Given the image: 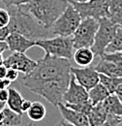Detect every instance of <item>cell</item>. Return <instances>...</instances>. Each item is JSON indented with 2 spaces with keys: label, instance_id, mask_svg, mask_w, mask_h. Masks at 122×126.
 I'll list each match as a JSON object with an SVG mask.
<instances>
[{
  "label": "cell",
  "instance_id": "cell-1",
  "mask_svg": "<svg viewBox=\"0 0 122 126\" xmlns=\"http://www.w3.org/2000/svg\"><path fill=\"white\" fill-rule=\"evenodd\" d=\"M71 63L67 58L55 57L45 54L37 61L35 69L21 78V83L28 87L32 84L55 79L69 78L71 76Z\"/></svg>",
  "mask_w": 122,
  "mask_h": 126
},
{
  "label": "cell",
  "instance_id": "cell-2",
  "mask_svg": "<svg viewBox=\"0 0 122 126\" xmlns=\"http://www.w3.org/2000/svg\"><path fill=\"white\" fill-rule=\"evenodd\" d=\"M6 9L10 14V22L7 26L10 33L21 34L33 41L47 38L51 33L50 29L41 25L31 15L21 10L19 6H10L6 7Z\"/></svg>",
  "mask_w": 122,
  "mask_h": 126
},
{
  "label": "cell",
  "instance_id": "cell-3",
  "mask_svg": "<svg viewBox=\"0 0 122 126\" xmlns=\"http://www.w3.org/2000/svg\"><path fill=\"white\" fill-rule=\"evenodd\" d=\"M68 4L67 0H31L19 7L45 28L50 29L54 21L65 11Z\"/></svg>",
  "mask_w": 122,
  "mask_h": 126
},
{
  "label": "cell",
  "instance_id": "cell-4",
  "mask_svg": "<svg viewBox=\"0 0 122 126\" xmlns=\"http://www.w3.org/2000/svg\"><path fill=\"white\" fill-rule=\"evenodd\" d=\"M70 78L71 76L69 78L55 79L47 81L38 82L28 86L27 88L32 92L44 97L52 106L57 107V105L63 101V95L68 88Z\"/></svg>",
  "mask_w": 122,
  "mask_h": 126
},
{
  "label": "cell",
  "instance_id": "cell-5",
  "mask_svg": "<svg viewBox=\"0 0 122 126\" xmlns=\"http://www.w3.org/2000/svg\"><path fill=\"white\" fill-rule=\"evenodd\" d=\"M35 46L44 49L45 54L70 59L74 55V46L71 37L56 36L35 41Z\"/></svg>",
  "mask_w": 122,
  "mask_h": 126
},
{
  "label": "cell",
  "instance_id": "cell-6",
  "mask_svg": "<svg viewBox=\"0 0 122 126\" xmlns=\"http://www.w3.org/2000/svg\"><path fill=\"white\" fill-rule=\"evenodd\" d=\"M81 19V16H79L74 6L69 3L65 11L52 24L50 28L51 33L57 36L71 37L79 25Z\"/></svg>",
  "mask_w": 122,
  "mask_h": 126
},
{
  "label": "cell",
  "instance_id": "cell-7",
  "mask_svg": "<svg viewBox=\"0 0 122 126\" xmlns=\"http://www.w3.org/2000/svg\"><path fill=\"white\" fill-rule=\"evenodd\" d=\"M98 21L99 27L95 34L94 43L92 45L91 49L95 56L102 57L107 47L114 38L119 25L113 23L107 17H101L98 19Z\"/></svg>",
  "mask_w": 122,
  "mask_h": 126
},
{
  "label": "cell",
  "instance_id": "cell-8",
  "mask_svg": "<svg viewBox=\"0 0 122 126\" xmlns=\"http://www.w3.org/2000/svg\"><path fill=\"white\" fill-rule=\"evenodd\" d=\"M99 27V21L93 17L82 18L76 31L71 36L74 48L91 47L94 43L95 34Z\"/></svg>",
  "mask_w": 122,
  "mask_h": 126
},
{
  "label": "cell",
  "instance_id": "cell-9",
  "mask_svg": "<svg viewBox=\"0 0 122 126\" xmlns=\"http://www.w3.org/2000/svg\"><path fill=\"white\" fill-rule=\"evenodd\" d=\"M74 6L81 18L93 17L99 19L101 17H106L107 12V0H89L84 3H77L73 1H68Z\"/></svg>",
  "mask_w": 122,
  "mask_h": 126
},
{
  "label": "cell",
  "instance_id": "cell-10",
  "mask_svg": "<svg viewBox=\"0 0 122 126\" xmlns=\"http://www.w3.org/2000/svg\"><path fill=\"white\" fill-rule=\"evenodd\" d=\"M3 64L7 68H13L24 75H27L35 69L37 61L29 58L23 52H13L4 59Z\"/></svg>",
  "mask_w": 122,
  "mask_h": 126
},
{
  "label": "cell",
  "instance_id": "cell-11",
  "mask_svg": "<svg viewBox=\"0 0 122 126\" xmlns=\"http://www.w3.org/2000/svg\"><path fill=\"white\" fill-rule=\"evenodd\" d=\"M71 73L74 75L76 82L89 90L100 82V74L95 70L94 66H86L82 68L71 67Z\"/></svg>",
  "mask_w": 122,
  "mask_h": 126
},
{
  "label": "cell",
  "instance_id": "cell-12",
  "mask_svg": "<svg viewBox=\"0 0 122 126\" xmlns=\"http://www.w3.org/2000/svg\"><path fill=\"white\" fill-rule=\"evenodd\" d=\"M89 100L88 90L76 82L74 75L71 73V78L67 90L63 95V103L65 104H77Z\"/></svg>",
  "mask_w": 122,
  "mask_h": 126
},
{
  "label": "cell",
  "instance_id": "cell-13",
  "mask_svg": "<svg viewBox=\"0 0 122 126\" xmlns=\"http://www.w3.org/2000/svg\"><path fill=\"white\" fill-rule=\"evenodd\" d=\"M8 49H10L13 52H23L25 53L26 50H28L30 47L35 46V41L30 40L26 37H24L21 34L12 32L8 35L7 39L5 40Z\"/></svg>",
  "mask_w": 122,
  "mask_h": 126
},
{
  "label": "cell",
  "instance_id": "cell-14",
  "mask_svg": "<svg viewBox=\"0 0 122 126\" xmlns=\"http://www.w3.org/2000/svg\"><path fill=\"white\" fill-rule=\"evenodd\" d=\"M57 108L60 111L63 119L66 120L67 122H70L72 124L78 126H89L88 118L86 114H83L81 112H78L76 110L67 107L63 102H61L57 105Z\"/></svg>",
  "mask_w": 122,
  "mask_h": 126
},
{
  "label": "cell",
  "instance_id": "cell-15",
  "mask_svg": "<svg viewBox=\"0 0 122 126\" xmlns=\"http://www.w3.org/2000/svg\"><path fill=\"white\" fill-rule=\"evenodd\" d=\"M108 113L105 109L103 102L94 105L87 114L89 126H101L107 118Z\"/></svg>",
  "mask_w": 122,
  "mask_h": 126
},
{
  "label": "cell",
  "instance_id": "cell-16",
  "mask_svg": "<svg viewBox=\"0 0 122 126\" xmlns=\"http://www.w3.org/2000/svg\"><path fill=\"white\" fill-rule=\"evenodd\" d=\"M95 70L99 74H103L107 77H122V68L111 61L101 58L96 64Z\"/></svg>",
  "mask_w": 122,
  "mask_h": 126
},
{
  "label": "cell",
  "instance_id": "cell-17",
  "mask_svg": "<svg viewBox=\"0 0 122 126\" xmlns=\"http://www.w3.org/2000/svg\"><path fill=\"white\" fill-rule=\"evenodd\" d=\"M107 16L113 23L122 24V0H107Z\"/></svg>",
  "mask_w": 122,
  "mask_h": 126
},
{
  "label": "cell",
  "instance_id": "cell-18",
  "mask_svg": "<svg viewBox=\"0 0 122 126\" xmlns=\"http://www.w3.org/2000/svg\"><path fill=\"white\" fill-rule=\"evenodd\" d=\"M73 57L75 62L78 66L86 67L91 65V63L95 58V54L92 51L91 47H80V48H76Z\"/></svg>",
  "mask_w": 122,
  "mask_h": 126
},
{
  "label": "cell",
  "instance_id": "cell-19",
  "mask_svg": "<svg viewBox=\"0 0 122 126\" xmlns=\"http://www.w3.org/2000/svg\"><path fill=\"white\" fill-rule=\"evenodd\" d=\"M103 105L108 114L122 117V102L114 93L108 95L103 101Z\"/></svg>",
  "mask_w": 122,
  "mask_h": 126
},
{
  "label": "cell",
  "instance_id": "cell-20",
  "mask_svg": "<svg viewBox=\"0 0 122 126\" xmlns=\"http://www.w3.org/2000/svg\"><path fill=\"white\" fill-rule=\"evenodd\" d=\"M109 94H110L109 91L101 82L97 83L94 87H92L91 89L88 90L89 101L91 102V104L93 106L97 105L99 103H102Z\"/></svg>",
  "mask_w": 122,
  "mask_h": 126
},
{
  "label": "cell",
  "instance_id": "cell-21",
  "mask_svg": "<svg viewBox=\"0 0 122 126\" xmlns=\"http://www.w3.org/2000/svg\"><path fill=\"white\" fill-rule=\"evenodd\" d=\"M8 90H9V97L6 102V106L8 108H10L12 110L15 111L16 113H19L22 115V111H21L20 107H21L23 98H22L21 94L14 87H10Z\"/></svg>",
  "mask_w": 122,
  "mask_h": 126
},
{
  "label": "cell",
  "instance_id": "cell-22",
  "mask_svg": "<svg viewBox=\"0 0 122 126\" xmlns=\"http://www.w3.org/2000/svg\"><path fill=\"white\" fill-rule=\"evenodd\" d=\"M26 113L32 121H41L45 118L46 110L41 102H33Z\"/></svg>",
  "mask_w": 122,
  "mask_h": 126
},
{
  "label": "cell",
  "instance_id": "cell-23",
  "mask_svg": "<svg viewBox=\"0 0 122 126\" xmlns=\"http://www.w3.org/2000/svg\"><path fill=\"white\" fill-rule=\"evenodd\" d=\"M3 123L5 126H21L22 125V117L21 114L16 113L10 108L5 107L3 109Z\"/></svg>",
  "mask_w": 122,
  "mask_h": 126
},
{
  "label": "cell",
  "instance_id": "cell-24",
  "mask_svg": "<svg viewBox=\"0 0 122 126\" xmlns=\"http://www.w3.org/2000/svg\"><path fill=\"white\" fill-rule=\"evenodd\" d=\"M100 82L109 91V93H114L116 88L122 84V77H107L100 74Z\"/></svg>",
  "mask_w": 122,
  "mask_h": 126
},
{
  "label": "cell",
  "instance_id": "cell-25",
  "mask_svg": "<svg viewBox=\"0 0 122 126\" xmlns=\"http://www.w3.org/2000/svg\"><path fill=\"white\" fill-rule=\"evenodd\" d=\"M115 51H122V28L118 26L116 34L112 41L109 43V45L107 47L105 52H115Z\"/></svg>",
  "mask_w": 122,
  "mask_h": 126
},
{
  "label": "cell",
  "instance_id": "cell-26",
  "mask_svg": "<svg viewBox=\"0 0 122 126\" xmlns=\"http://www.w3.org/2000/svg\"><path fill=\"white\" fill-rule=\"evenodd\" d=\"M65 104V103H64ZM67 107L73 109V110H76L78 112H81L83 114H88V112L90 111L92 109L93 105L91 104V102L89 100L85 101V102H81V103H77V104H65Z\"/></svg>",
  "mask_w": 122,
  "mask_h": 126
},
{
  "label": "cell",
  "instance_id": "cell-27",
  "mask_svg": "<svg viewBox=\"0 0 122 126\" xmlns=\"http://www.w3.org/2000/svg\"><path fill=\"white\" fill-rule=\"evenodd\" d=\"M101 58L111 61L122 68V51H115V52H109V53L105 52Z\"/></svg>",
  "mask_w": 122,
  "mask_h": 126
},
{
  "label": "cell",
  "instance_id": "cell-28",
  "mask_svg": "<svg viewBox=\"0 0 122 126\" xmlns=\"http://www.w3.org/2000/svg\"><path fill=\"white\" fill-rule=\"evenodd\" d=\"M10 22V14L7 9L0 8V27L8 26Z\"/></svg>",
  "mask_w": 122,
  "mask_h": 126
},
{
  "label": "cell",
  "instance_id": "cell-29",
  "mask_svg": "<svg viewBox=\"0 0 122 126\" xmlns=\"http://www.w3.org/2000/svg\"><path fill=\"white\" fill-rule=\"evenodd\" d=\"M120 121H121V117L108 114L106 121L101 126H118V124L120 123Z\"/></svg>",
  "mask_w": 122,
  "mask_h": 126
},
{
  "label": "cell",
  "instance_id": "cell-30",
  "mask_svg": "<svg viewBox=\"0 0 122 126\" xmlns=\"http://www.w3.org/2000/svg\"><path fill=\"white\" fill-rule=\"evenodd\" d=\"M5 78L7 79H9L11 82L15 81L18 78V71L13 69V68H7V74H6Z\"/></svg>",
  "mask_w": 122,
  "mask_h": 126
},
{
  "label": "cell",
  "instance_id": "cell-31",
  "mask_svg": "<svg viewBox=\"0 0 122 126\" xmlns=\"http://www.w3.org/2000/svg\"><path fill=\"white\" fill-rule=\"evenodd\" d=\"M6 7H10V6H20L22 4L28 3L31 0H1Z\"/></svg>",
  "mask_w": 122,
  "mask_h": 126
},
{
  "label": "cell",
  "instance_id": "cell-32",
  "mask_svg": "<svg viewBox=\"0 0 122 126\" xmlns=\"http://www.w3.org/2000/svg\"><path fill=\"white\" fill-rule=\"evenodd\" d=\"M9 34H10V31H9L7 26L6 27H0V41H5Z\"/></svg>",
  "mask_w": 122,
  "mask_h": 126
},
{
  "label": "cell",
  "instance_id": "cell-33",
  "mask_svg": "<svg viewBox=\"0 0 122 126\" xmlns=\"http://www.w3.org/2000/svg\"><path fill=\"white\" fill-rule=\"evenodd\" d=\"M31 105H32V102H31V101H29V100H24V99H23V101H22V103H21V107H20L22 113H23V112H26L27 110H29Z\"/></svg>",
  "mask_w": 122,
  "mask_h": 126
},
{
  "label": "cell",
  "instance_id": "cell-34",
  "mask_svg": "<svg viewBox=\"0 0 122 126\" xmlns=\"http://www.w3.org/2000/svg\"><path fill=\"white\" fill-rule=\"evenodd\" d=\"M10 84H11V81L9 79H7L6 78L0 79V90L8 88L10 86Z\"/></svg>",
  "mask_w": 122,
  "mask_h": 126
},
{
  "label": "cell",
  "instance_id": "cell-35",
  "mask_svg": "<svg viewBox=\"0 0 122 126\" xmlns=\"http://www.w3.org/2000/svg\"><path fill=\"white\" fill-rule=\"evenodd\" d=\"M8 97H9V90L7 88L0 90V101L1 102H7Z\"/></svg>",
  "mask_w": 122,
  "mask_h": 126
},
{
  "label": "cell",
  "instance_id": "cell-36",
  "mask_svg": "<svg viewBox=\"0 0 122 126\" xmlns=\"http://www.w3.org/2000/svg\"><path fill=\"white\" fill-rule=\"evenodd\" d=\"M6 74H7V67L3 64V65H0V79H3L6 77Z\"/></svg>",
  "mask_w": 122,
  "mask_h": 126
},
{
  "label": "cell",
  "instance_id": "cell-37",
  "mask_svg": "<svg viewBox=\"0 0 122 126\" xmlns=\"http://www.w3.org/2000/svg\"><path fill=\"white\" fill-rule=\"evenodd\" d=\"M114 94L116 95V96L119 98V100L122 102V84H120V85L116 88V90H115Z\"/></svg>",
  "mask_w": 122,
  "mask_h": 126
},
{
  "label": "cell",
  "instance_id": "cell-38",
  "mask_svg": "<svg viewBox=\"0 0 122 126\" xmlns=\"http://www.w3.org/2000/svg\"><path fill=\"white\" fill-rule=\"evenodd\" d=\"M8 49V46L5 41H0V53H3L5 50Z\"/></svg>",
  "mask_w": 122,
  "mask_h": 126
},
{
  "label": "cell",
  "instance_id": "cell-39",
  "mask_svg": "<svg viewBox=\"0 0 122 126\" xmlns=\"http://www.w3.org/2000/svg\"><path fill=\"white\" fill-rule=\"evenodd\" d=\"M56 126H78V125H75V124H72V123H70V122H67L66 120H64V119H62L60 122L57 124Z\"/></svg>",
  "mask_w": 122,
  "mask_h": 126
},
{
  "label": "cell",
  "instance_id": "cell-40",
  "mask_svg": "<svg viewBox=\"0 0 122 126\" xmlns=\"http://www.w3.org/2000/svg\"><path fill=\"white\" fill-rule=\"evenodd\" d=\"M67 1H73V2H77V3H84V2H87L89 0H67Z\"/></svg>",
  "mask_w": 122,
  "mask_h": 126
},
{
  "label": "cell",
  "instance_id": "cell-41",
  "mask_svg": "<svg viewBox=\"0 0 122 126\" xmlns=\"http://www.w3.org/2000/svg\"><path fill=\"white\" fill-rule=\"evenodd\" d=\"M4 62V57H3V53H0V65H3Z\"/></svg>",
  "mask_w": 122,
  "mask_h": 126
},
{
  "label": "cell",
  "instance_id": "cell-42",
  "mask_svg": "<svg viewBox=\"0 0 122 126\" xmlns=\"http://www.w3.org/2000/svg\"><path fill=\"white\" fill-rule=\"evenodd\" d=\"M3 117H4V114H3V110H0V121L3 120Z\"/></svg>",
  "mask_w": 122,
  "mask_h": 126
},
{
  "label": "cell",
  "instance_id": "cell-43",
  "mask_svg": "<svg viewBox=\"0 0 122 126\" xmlns=\"http://www.w3.org/2000/svg\"><path fill=\"white\" fill-rule=\"evenodd\" d=\"M21 126H32V123H29V124H23Z\"/></svg>",
  "mask_w": 122,
  "mask_h": 126
},
{
  "label": "cell",
  "instance_id": "cell-44",
  "mask_svg": "<svg viewBox=\"0 0 122 126\" xmlns=\"http://www.w3.org/2000/svg\"><path fill=\"white\" fill-rule=\"evenodd\" d=\"M0 126H5L4 123H3V121H0Z\"/></svg>",
  "mask_w": 122,
  "mask_h": 126
},
{
  "label": "cell",
  "instance_id": "cell-45",
  "mask_svg": "<svg viewBox=\"0 0 122 126\" xmlns=\"http://www.w3.org/2000/svg\"><path fill=\"white\" fill-rule=\"evenodd\" d=\"M118 126H122V119H121V121H120V123L118 124Z\"/></svg>",
  "mask_w": 122,
  "mask_h": 126
},
{
  "label": "cell",
  "instance_id": "cell-46",
  "mask_svg": "<svg viewBox=\"0 0 122 126\" xmlns=\"http://www.w3.org/2000/svg\"><path fill=\"white\" fill-rule=\"evenodd\" d=\"M119 26H120V27H121V28H122V24H120V25H119Z\"/></svg>",
  "mask_w": 122,
  "mask_h": 126
},
{
  "label": "cell",
  "instance_id": "cell-47",
  "mask_svg": "<svg viewBox=\"0 0 122 126\" xmlns=\"http://www.w3.org/2000/svg\"><path fill=\"white\" fill-rule=\"evenodd\" d=\"M121 119H122V117H121Z\"/></svg>",
  "mask_w": 122,
  "mask_h": 126
}]
</instances>
